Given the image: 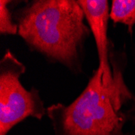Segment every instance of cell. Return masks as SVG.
<instances>
[{
  "label": "cell",
  "instance_id": "6da1fadb",
  "mask_svg": "<svg viewBox=\"0 0 135 135\" xmlns=\"http://www.w3.org/2000/svg\"><path fill=\"white\" fill-rule=\"evenodd\" d=\"M18 34L32 50L77 71L83 44L91 33L74 0H35L16 16Z\"/></svg>",
  "mask_w": 135,
  "mask_h": 135
},
{
  "label": "cell",
  "instance_id": "7a4b0ae2",
  "mask_svg": "<svg viewBox=\"0 0 135 135\" xmlns=\"http://www.w3.org/2000/svg\"><path fill=\"white\" fill-rule=\"evenodd\" d=\"M102 77L97 69L70 104H57L47 108L54 135H125L121 106L129 94L120 79L105 87Z\"/></svg>",
  "mask_w": 135,
  "mask_h": 135
},
{
  "label": "cell",
  "instance_id": "3957f363",
  "mask_svg": "<svg viewBox=\"0 0 135 135\" xmlns=\"http://www.w3.org/2000/svg\"><path fill=\"white\" fill-rule=\"evenodd\" d=\"M26 67L9 50L0 61V135H7L16 125L28 117L38 120L47 114L39 95L23 87L20 78Z\"/></svg>",
  "mask_w": 135,
  "mask_h": 135
},
{
  "label": "cell",
  "instance_id": "277c9868",
  "mask_svg": "<svg viewBox=\"0 0 135 135\" xmlns=\"http://www.w3.org/2000/svg\"><path fill=\"white\" fill-rule=\"evenodd\" d=\"M86 20L93 35L99 57V70L102 74L105 87L113 86L119 79L113 75L108 56V23L109 16L108 2L106 0H79Z\"/></svg>",
  "mask_w": 135,
  "mask_h": 135
},
{
  "label": "cell",
  "instance_id": "5b68a950",
  "mask_svg": "<svg viewBox=\"0 0 135 135\" xmlns=\"http://www.w3.org/2000/svg\"><path fill=\"white\" fill-rule=\"evenodd\" d=\"M109 16L114 23L127 25L131 33L135 25V0H113Z\"/></svg>",
  "mask_w": 135,
  "mask_h": 135
},
{
  "label": "cell",
  "instance_id": "8992f818",
  "mask_svg": "<svg viewBox=\"0 0 135 135\" xmlns=\"http://www.w3.org/2000/svg\"><path fill=\"white\" fill-rule=\"evenodd\" d=\"M11 1H0V33L4 35H16L18 33L17 23L12 20L11 12L8 7Z\"/></svg>",
  "mask_w": 135,
  "mask_h": 135
}]
</instances>
